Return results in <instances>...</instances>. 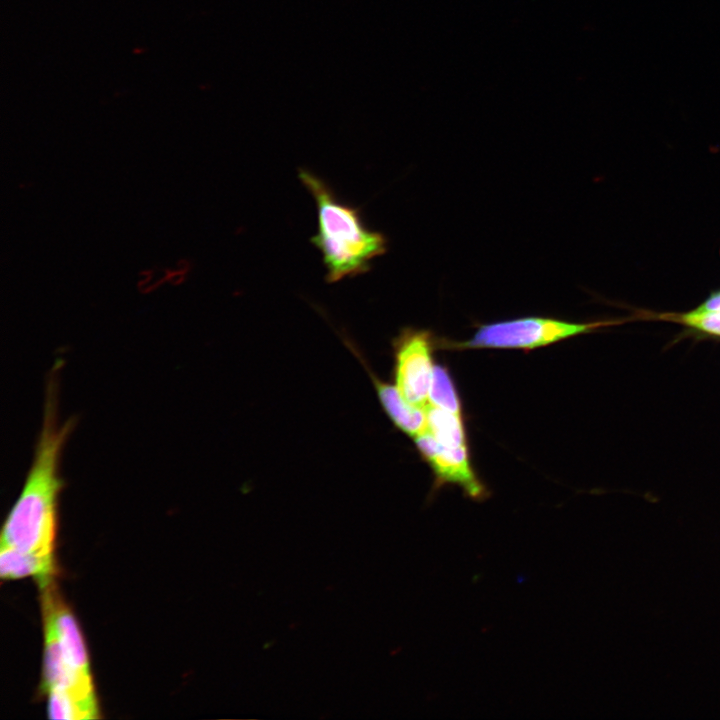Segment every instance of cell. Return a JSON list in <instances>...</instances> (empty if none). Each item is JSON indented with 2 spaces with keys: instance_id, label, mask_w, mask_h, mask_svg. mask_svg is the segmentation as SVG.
<instances>
[{
  "instance_id": "6da1fadb",
  "label": "cell",
  "mask_w": 720,
  "mask_h": 720,
  "mask_svg": "<svg viewBox=\"0 0 720 720\" xmlns=\"http://www.w3.org/2000/svg\"><path fill=\"white\" fill-rule=\"evenodd\" d=\"M298 177L316 203L318 228L311 242L322 255L326 280L335 283L368 272L371 262L387 252L386 236L370 229L361 210L339 199L322 178L306 169H299Z\"/></svg>"
},
{
  "instance_id": "7a4b0ae2",
  "label": "cell",
  "mask_w": 720,
  "mask_h": 720,
  "mask_svg": "<svg viewBox=\"0 0 720 720\" xmlns=\"http://www.w3.org/2000/svg\"><path fill=\"white\" fill-rule=\"evenodd\" d=\"M603 322L575 323L546 317H524L479 326L471 339L444 341L443 349H525L530 350L574 337L604 325Z\"/></svg>"
},
{
  "instance_id": "3957f363",
  "label": "cell",
  "mask_w": 720,
  "mask_h": 720,
  "mask_svg": "<svg viewBox=\"0 0 720 720\" xmlns=\"http://www.w3.org/2000/svg\"><path fill=\"white\" fill-rule=\"evenodd\" d=\"M437 343L429 330L412 327L403 328L393 340L395 386L415 406L428 404Z\"/></svg>"
},
{
  "instance_id": "277c9868",
  "label": "cell",
  "mask_w": 720,
  "mask_h": 720,
  "mask_svg": "<svg viewBox=\"0 0 720 720\" xmlns=\"http://www.w3.org/2000/svg\"><path fill=\"white\" fill-rule=\"evenodd\" d=\"M414 442L435 476L434 490L444 484H455L474 501H483L489 497L487 488L471 466L467 446L445 447L427 430L416 436Z\"/></svg>"
},
{
  "instance_id": "5b68a950",
  "label": "cell",
  "mask_w": 720,
  "mask_h": 720,
  "mask_svg": "<svg viewBox=\"0 0 720 720\" xmlns=\"http://www.w3.org/2000/svg\"><path fill=\"white\" fill-rule=\"evenodd\" d=\"M347 344L367 370L376 389L379 402L394 426L412 438L425 432L427 430L425 408L411 404L403 397L395 385L384 382L377 375L375 376L371 367H369L354 345L351 342H347Z\"/></svg>"
},
{
  "instance_id": "8992f818",
  "label": "cell",
  "mask_w": 720,
  "mask_h": 720,
  "mask_svg": "<svg viewBox=\"0 0 720 720\" xmlns=\"http://www.w3.org/2000/svg\"><path fill=\"white\" fill-rule=\"evenodd\" d=\"M55 557H48L2 545L0 548L1 578L11 580L35 577L39 582L54 577Z\"/></svg>"
},
{
  "instance_id": "52a82bcc",
  "label": "cell",
  "mask_w": 720,
  "mask_h": 720,
  "mask_svg": "<svg viewBox=\"0 0 720 720\" xmlns=\"http://www.w3.org/2000/svg\"><path fill=\"white\" fill-rule=\"evenodd\" d=\"M427 431L445 447L457 448L466 445V434L462 415L427 405Z\"/></svg>"
},
{
  "instance_id": "ba28073f",
  "label": "cell",
  "mask_w": 720,
  "mask_h": 720,
  "mask_svg": "<svg viewBox=\"0 0 720 720\" xmlns=\"http://www.w3.org/2000/svg\"><path fill=\"white\" fill-rule=\"evenodd\" d=\"M462 415L461 402L448 369L435 365L429 390L428 404Z\"/></svg>"
},
{
  "instance_id": "9c48e42d",
  "label": "cell",
  "mask_w": 720,
  "mask_h": 720,
  "mask_svg": "<svg viewBox=\"0 0 720 720\" xmlns=\"http://www.w3.org/2000/svg\"><path fill=\"white\" fill-rule=\"evenodd\" d=\"M48 715L51 719H88L80 705L67 693L48 692Z\"/></svg>"
},
{
  "instance_id": "30bf717a",
  "label": "cell",
  "mask_w": 720,
  "mask_h": 720,
  "mask_svg": "<svg viewBox=\"0 0 720 720\" xmlns=\"http://www.w3.org/2000/svg\"><path fill=\"white\" fill-rule=\"evenodd\" d=\"M679 321L702 332L720 336V311L695 309L679 316Z\"/></svg>"
},
{
  "instance_id": "8fae6325",
  "label": "cell",
  "mask_w": 720,
  "mask_h": 720,
  "mask_svg": "<svg viewBox=\"0 0 720 720\" xmlns=\"http://www.w3.org/2000/svg\"><path fill=\"white\" fill-rule=\"evenodd\" d=\"M697 309L700 311H720V291L712 294Z\"/></svg>"
}]
</instances>
